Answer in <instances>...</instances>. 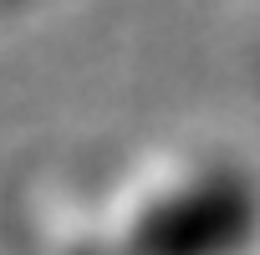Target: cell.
<instances>
[{
  "label": "cell",
  "instance_id": "1",
  "mask_svg": "<svg viewBox=\"0 0 260 255\" xmlns=\"http://www.w3.org/2000/svg\"><path fill=\"white\" fill-rule=\"evenodd\" d=\"M250 230V194L240 179H209L184 199L138 219V255H224Z\"/></svg>",
  "mask_w": 260,
  "mask_h": 255
}]
</instances>
